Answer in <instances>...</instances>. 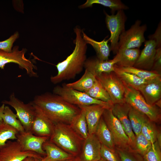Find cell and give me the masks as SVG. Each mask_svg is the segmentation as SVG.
<instances>
[{
  "instance_id": "obj_1",
  "label": "cell",
  "mask_w": 161,
  "mask_h": 161,
  "mask_svg": "<svg viewBox=\"0 0 161 161\" xmlns=\"http://www.w3.org/2000/svg\"><path fill=\"white\" fill-rule=\"evenodd\" d=\"M31 102L54 124H69L81 111L78 106L58 95L49 92L36 96Z\"/></svg>"
},
{
  "instance_id": "obj_2",
  "label": "cell",
  "mask_w": 161,
  "mask_h": 161,
  "mask_svg": "<svg viewBox=\"0 0 161 161\" xmlns=\"http://www.w3.org/2000/svg\"><path fill=\"white\" fill-rule=\"evenodd\" d=\"M74 31L76 35L74 49L65 60L56 65L58 73L50 77V80L53 84L74 78L84 67L86 60L87 44L83 38L80 29L76 27Z\"/></svg>"
},
{
  "instance_id": "obj_3",
  "label": "cell",
  "mask_w": 161,
  "mask_h": 161,
  "mask_svg": "<svg viewBox=\"0 0 161 161\" xmlns=\"http://www.w3.org/2000/svg\"><path fill=\"white\" fill-rule=\"evenodd\" d=\"M84 139L69 124H55L52 133L49 140L66 152L74 156H79Z\"/></svg>"
},
{
  "instance_id": "obj_4",
  "label": "cell",
  "mask_w": 161,
  "mask_h": 161,
  "mask_svg": "<svg viewBox=\"0 0 161 161\" xmlns=\"http://www.w3.org/2000/svg\"><path fill=\"white\" fill-rule=\"evenodd\" d=\"M124 100L131 106L146 115L149 119L156 123L160 124L161 110L156 105L148 104L140 92L129 86H125Z\"/></svg>"
},
{
  "instance_id": "obj_5",
  "label": "cell",
  "mask_w": 161,
  "mask_h": 161,
  "mask_svg": "<svg viewBox=\"0 0 161 161\" xmlns=\"http://www.w3.org/2000/svg\"><path fill=\"white\" fill-rule=\"evenodd\" d=\"M53 91V94L60 96L69 103L78 107L98 104L107 109H111L113 104L94 99L84 92L68 87L66 84L55 87Z\"/></svg>"
},
{
  "instance_id": "obj_6",
  "label": "cell",
  "mask_w": 161,
  "mask_h": 161,
  "mask_svg": "<svg viewBox=\"0 0 161 161\" xmlns=\"http://www.w3.org/2000/svg\"><path fill=\"white\" fill-rule=\"evenodd\" d=\"M26 51L24 48L19 50L18 46L14 47L10 52L0 50V68L4 69L6 64L14 63L18 64L20 68L25 69L30 77H38L37 73L34 71V69H37L36 66L25 56Z\"/></svg>"
},
{
  "instance_id": "obj_7",
  "label": "cell",
  "mask_w": 161,
  "mask_h": 161,
  "mask_svg": "<svg viewBox=\"0 0 161 161\" xmlns=\"http://www.w3.org/2000/svg\"><path fill=\"white\" fill-rule=\"evenodd\" d=\"M147 29L145 24L141 25L140 20L136 21L129 29L120 35L118 51L125 49H139L145 41L144 34Z\"/></svg>"
},
{
  "instance_id": "obj_8",
  "label": "cell",
  "mask_w": 161,
  "mask_h": 161,
  "mask_svg": "<svg viewBox=\"0 0 161 161\" xmlns=\"http://www.w3.org/2000/svg\"><path fill=\"white\" fill-rule=\"evenodd\" d=\"M105 21L110 36L108 39L110 43V49L114 54L118 50V44L120 35L125 30V24L127 17L123 10L118 11L116 14L109 15L105 12Z\"/></svg>"
},
{
  "instance_id": "obj_9",
  "label": "cell",
  "mask_w": 161,
  "mask_h": 161,
  "mask_svg": "<svg viewBox=\"0 0 161 161\" xmlns=\"http://www.w3.org/2000/svg\"><path fill=\"white\" fill-rule=\"evenodd\" d=\"M109 95L113 104L125 103V86L114 71L95 77Z\"/></svg>"
},
{
  "instance_id": "obj_10",
  "label": "cell",
  "mask_w": 161,
  "mask_h": 161,
  "mask_svg": "<svg viewBox=\"0 0 161 161\" xmlns=\"http://www.w3.org/2000/svg\"><path fill=\"white\" fill-rule=\"evenodd\" d=\"M102 117L111 132L116 148H131L129 138L121 123L113 114L111 108L105 109Z\"/></svg>"
},
{
  "instance_id": "obj_11",
  "label": "cell",
  "mask_w": 161,
  "mask_h": 161,
  "mask_svg": "<svg viewBox=\"0 0 161 161\" xmlns=\"http://www.w3.org/2000/svg\"><path fill=\"white\" fill-rule=\"evenodd\" d=\"M2 103L8 104L15 109L18 118L25 131L30 132L32 124L36 112L35 108L31 102L24 103L16 97L14 93H13L10 95L9 100L3 101Z\"/></svg>"
},
{
  "instance_id": "obj_12",
  "label": "cell",
  "mask_w": 161,
  "mask_h": 161,
  "mask_svg": "<svg viewBox=\"0 0 161 161\" xmlns=\"http://www.w3.org/2000/svg\"><path fill=\"white\" fill-rule=\"evenodd\" d=\"M28 157L39 160L43 158L35 152L23 150L16 140L7 141L0 149V161H23Z\"/></svg>"
},
{
  "instance_id": "obj_13",
  "label": "cell",
  "mask_w": 161,
  "mask_h": 161,
  "mask_svg": "<svg viewBox=\"0 0 161 161\" xmlns=\"http://www.w3.org/2000/svg\"><path fill=\"white\" fill-rule=\"evenodd\" d=\"M16 137V140L23 150L32 151L41 156H46L42 145L44 143L49 139V137L36 136L30 132L26 131L18 133Z\"/></svg>"
},
{
  "instance_id": "obj_14",
  "label": "cell",
  "mask_w": 161,
  "mask_h": 161,
  "mask_svg": "<svg viewBox=\"0 0 161 161\" xmlns=\"http://www.w3.org/2000/svg\"><path fill=\"white\" fill-rule=\"evenodd\" d=\"M131 106L125 102L113 104L111 109L113 114L121 123L124 130L129 138L130 147L133 149L135 139L129 117Z\"/></svg>"
},
{
  "instance_id": "obj_15",
  "label": "cell",
  "mask_w": 161,
  "mask_h": 161,
  "mask_svg": "<svg viewBox=\"0 0 161 161\" xmlns=\"http://www.w3.org/2000/svg\"><path fill=\"white\" fill-rule=\"evenodd\" d=\"M101 144L95 134H89L83 140L79 156L81 161H98Z\"/></svg>"
},
{
  "instance_id": "obj_16",
  "label": "cell",
  "mask_w": 161,
  "mask_h": 161,
  "mask_svg": "<svg viewBox=\"0 0 161 161\" xmlns=\"http://www.w3.org/2000/svg\"><path fill=\"white\" fill-rule=\"evenodd\" d=\"M35 107V114L32 124L30 132L36 136L49 138L53 132L55 124L39 109Z\"/></svg>"
},
{
  "instance_id": "obj_17",
  "label": "cell",
  "mask_w": 161,
  "mask_h": 161,
  "mask_svg": "<svg viewBox=\"0 0 161 161\" xmlns=\"http://www.w3.org/2000/svg\"><path fill=\"white\" fill-rule=\"evenodd\" d=\"M119 60V56L117 54L112 59L110 60L102 61L97 58L89 59L86 60L84 67L96 77L103 73L114 71V65Z\"/></svg>"
},
{
  "instance_id": "obj_18",
  "label": "cell",
  "mask_w": 161,
  "mask_h": 161,
  "mask_svg": "<svg viewBox=\"0 0 161 161\" xmlns=\"http://www.w3.org/2000/svg\"><path fill=\"white\" fill-rule=\"evenodd\" d=\"M144 47L133 67L150 71L152 68L156 51V44L154 41L149 39L144 42Z\"/></svg>"
},
{
  "instance_id": "obj_19",
  "label": "cell",
  "mask_w": 161,
  "mask_h": 161,
  "mask_svg": "<svg viewBox=\"0 0 161 161\" xmlns=\"http://www.w3.org/2000/svg\"><path fill=\"white\" fill-rule=\"evenodd\" d=\"M161 76L149 80L139 89L146 102L151 105L155 103L161 98Z\"/></svg>"
},
{
  "instance_id": "obj_20",
  "label": "cell",
  "mask_w": 161,
  "mask_h": 161,
  "mask_svg": "<svg viewBox=\"0 0 161 161\" xmlns=\"http://www.w3.org/2000/svg\"><path fill=\"white\" fill-rule=\"evenodd\" d=\"M83 109L87 124L89 134H94L105 107L98 104L78 107Z\"/></svg>"
},
{
  "instance_id": "obj_21",
  "label": "cell",
  "mask_w": 161,
  "mask_h": 161,
  "mask_svg": "<svg viewBox=\"0 0 161 161\" xmlns=\"http://www.w3.org/2000/svg\"><path fill=\"white\" fill-rule=\"evenodd\" d=\"M42 148L48 161H66L75 157L66 152L49 140L44 143Z\"/></svg>"
},
{
  "instance_id": "obj_22",
  "label": "cell",
  "mask_w": 161,
  "mask_h": 161,
  "mask_svg": "<svg viewBox=\"0 0 161 161\" xmlns=\"http://www.w3.org/2000/svg\"><path fill=\"white\" fill-rule=\"evenodd\" d=\"M83 38L85 42L90 44L95 50L96 53L97 58L102 61L109 60L111 51L110 47L108 43V39L105 38L100 41H97L91 38L82 30Z\"/></svg>"
},
{
  "instance_id": "obj_23",
  "label": "cell",
  "mask_w": 161,
  "mask_h": 161,
  "mask_svg": "<svg viewBox=\"0 0 161 161\" xmlns=\"http://www.w3.org/2000/svg\"><path fill=\"white\" fill-rule=\"evenodd\" d=\"M140 52L138 48L118 50L117 54L119 55V60L114 66L120 68L134 66Z\"/></svg>"
},
{
  "instance_id": "obj_24",
  "label": "cell",
  "mask_w": 161,
  "mask_h": 161,
  "mask_svg": "<svg viewBox=\"0 0 161 161\" xmlns=\"http://www.w3.org/2000/svg\"><path fill=\"white\" fill-rule=\"evenodd\" d=\"M114 71L125 86L131 87L138 91L149 80L141 79L132 73L125 72L115 66Z\"/></svg>"
},
{
  "instance_id": "obj_25",
  "label": "cell",
  "mask_w": 161,
  "mask_h": 161,
  "mask_svg": "<svg viewBox=\"0 0 161 161\" xmlns=\"http://www.w3.org/2000/svg\"><path fill=\"white\" fill-rule=\"evenodd\" d=\"M95 134L101 145L112 149H116L111 132L102 116L96 127Z\"/></svg>"
},
{
  "instance_id": "obj_26",
  "label": "cell",
  "mask_w": 161,
  "mask_h": 161,
  "mask_svg": "<svg viewBox=\"0 0 161 161\" xmlns=\"http://www.w3.org/2000/svg\"><path fill=\"white\" fill-rule=\"evenodd\" d=\"M97 79L95 76L86 70L78 80L66 84L68 87L78 91L86 92L93 85Z\"/></svg>"
},
{
  "instance_id": "obj_27",
  "label": "cell",
  "mask_w": 161,
  "mask_h": 161,
  "mask_svg": "<svg viewBox=\"0 0 161 161\" xmlns=\"http://www.w3.org/2000/svg\"><path fill=\"white\" fill-rule=\"evenodd\" d=\"M81 111L72 121L69 125L72 129L84 140L88 136L87 124L84 110L80 108Z\"/></svg>"
},
{
  "instance_id": "obj_28",
  "label": "cell",
  "mask_w": 161,
  "mask_h": 161,
  "mask_svg": "<svg viewBox=\"0 0 161 161\" xmlns=\"http://www.w3.org/2000/svg\"><path fill=\"white\" fill-rule=\"evenodd\" d=\"M94 4H98L110 8L112 14L117 11L126 10L129 7L120 0H87L80 6L81 8L91 7Z\"/></svg>"
},
{
  "instance_id": "obj_29",
  "label": "cell",
  "mask_w": 161,
  "mask_h": 161,
  "mask_svg": "<svg viewBox=\"0 0 161 161\" xmlns=\"http://www.w3.org/2000/svg\"><path fill=\"white\" fill-rule=\"evenodd\" d=\"M129 117L133 131L135 136H137L141 133L143 124L148 118L145 114L131 106Z\"/></svg>"
},
{
  "instance_id": "obj_30",
  "label": "cell",
  "mask_w": 161,
  "mask_h": 161,
  "mask_svg": "<svg viewBox=\"0 0 161 161\" xmlns=\"http://www.w3.org/2000/svg\"><path fill=\"white\" fill-rule=\"evenodd\" d=\"M85 93L94 99L113 104L108 93L97 79L92 87Z\"/></svg>"
},
{
  "instance_id": "obj_31",
  "label": "cell",
  "mask_w": 161,
  "mask_h": 161,
  "mask_svg": "<svg viewBox=\"0 0 161 161\" xmlns=\"http://www.w3.org/2000/svg\"><path fill=\"white\" fill-rule=\"evenodd\" d=\"M2 118L4 123L14 128L18 133L25 131L21 122L18 119L16 114L8 106H5Z\"/></svg>"
},
{
  "instance_id": "obj_32",
  "label": "cell",
  "mask_w": 161,
  "mask_h": 161,
  "mask_svg": "<svg viewBox=\"0 0 161 161\" xmlns=\"http://www.w3.org/2000/svg\"><path fill=\"white\" fill-rule=\"evenodd\" d=\"M158 128L156 123L148 118L143 124L141 133L153 144L157 141Z\"/></svg>"
},
{
  "instance_id": "obj_33",
  "label": "cell",
  "mask_w": 161,
  "mask_h": 161,
  "mask_svg": "<svg viewBox=\"0 0 161 161\" xmlns=\"http://www.w3.org/2000/svg\"><path fill=\"white\" fill-rule=\"evenodd\" d=\"M18 133L16 130L4 122L0 124V149L8 140H16Z\"/></svg>"
},
{
  "instance_id": "obj_34",
  "label": "cell",
  "mask_w": 161,
  "mask_h": 161,
  "mask_svg": "<svg viewBox=\"0 0 161 161\" xmlns=\"http://www.w3.org/2000/svg\"><path fill=\"white\" fill-rule=\"evenodd\" d=\"M152 144L141 133L135 136L133 150L143 157L151 148Z\"/></svg>"
},
{
  "instance_id": "obj_35",
  "label": "cell",
  "mask_w": 161,
  "mask_h": 161,
  "mask_svg": "<svg viewBox=\"0 0 161 161\" xmlns=\"http://www.w3.org/2000/svg\"><path fill=\"white\" fill-rule=\"evenodd\" d=\"M119 68L125 72L132 73L140 78L146 80H151L161 76V74L155 71L146 70L133 66Z\"/></svg>"
},
{
  "instance_id": "obj_36",
  "label": "cell",
  "mask_w": 161,
  "mask_h": 161,
  "mask_svg": "<svg viewBox=\"0 0 161 161\" xmlns=\"http://www.w3.org/2000/svg\"><path fill=\"white\" fill-rule=\"evenodd\" d=\"M116 149L121 161H145L143 156L131 148Z\"/></svg>"
},
{
  "instance_id": "obj_37",
  "label": "cell",
  "mask_w": 161,
  "mask_h": 161,
  "mask_svg": "<svg viewBox=\"0 0 161 161\" xmlns=\"http://www.w3.org/2000/svg\"><path fill=\"white\" fill-rule=\"evenodd\" d=\"M145 161H161V146L156 141L143 156Z\"/></svg>"
},
{
  "instance_id": "obj_38",
  "label": "cell",
  "mask_w": 161,
  "mask_h": 161,
  "mask_svg": "<svg viewBox=\"0 0 161 161\" xmlns=\"http://www.w3.org/2000/svg\"><path fill=\"white\" fill-rule=\"evenodd\" d=\"M101 159L106 161H121L116 149H113L101 145Z\"/></svg>"
},
{
  "instance_id": "obj_39",
  "label": "cell",
  "mask_w": 161,
  "mask_h": 161,
  "mask_svg": "<svg viewBox=\"0 0 161 161\" xmlns=\"http://www.w3.org/2000/svg\"><path fill=\"white\" fill-rule=\"evenodd\" d=\"M19 37V33L17 32L8 39L2 41H0V50L7 52H11L13 44Z\"/></svg>"
},
{
  "instance_id": "obj_40",
  "label": "cell",
  "mask_w": 161,
  "mask_h": 161,
  "mask_svg": "<svg viewBox=\"0 0 161 161\" xmlns=\"http://www.w3.org/2000/svg\"><path fill=\"white\" fill-rule=\"evenodd\" d=\"M151 70L161 73V47L156 49L153 65Z\"/></svg>"
},
{
  "instance_id": "obj_41",
  "label": "cell",
  "mask_w": 161,
  "mask_h": 161,
  "mask_svg": "<svg viewBox=\"0 0 161 161\" xmlns=\"http://www.w3.org/2000/svg\"><path fill=\"white\" fill-rule=\"evenodd\" d=\"M149 39L154 40L156 44V49L161 47V21L158 24L154 33L149 35Z\"/></svg>"
},
{
  "instance_id": "obj_42",
  "label": "cell",
  "mask_w": 161,
  "mask_h": 161,
  "mask_svg": "<svg viewBox=\"0 0 161 161\" xmlns=\"http://www.w3.org/2000/svg\"><path fill=\"white\" fill-rule=\"evenodd\" d=\"M5 106V104H3L0 107V124L3 122L2 117Z\"/></svg>"
},
{
  "instance_id": "obj_43",
  "label": "cell",
  "mask_w": 161,
  "mask_h": 161,
  "mask_svg": "<svg viewBox=\"0 0 161 161\" xmlns=\"http://www.w3.org/2000/svg\"><path fill=\"white\" fill-rule=\"evenodd\" d=\"M157 141L161 146V132L160 129L158 128L157 136Z\"/></svg>"
},
{
  "instance_id": "obj_44",
  "label": "cell",
  "mask_w": 161,
  "mask_h": 161,
  "mask_svg": "<svg viewBox=\"0 0 161 161\" xmlns=\"http://www.w3.org/2000/svg\"><path fill=\"white\" fill-rule=\"evenodd\" d=\"M40 160L36 159L32 157H28L26 158L23 161H38Z\"/></svg>"
},
{
  "instance_id": "obj_45",
  "label": "cell",
  "mask_w": 161,
  "mask_h": 161,
  "mask_svg": "<svg viewBox=\"0 0 161 161\" xmlns=\"http://www.w3.org/2000/svg\"><path fill=\"white\" fill-rule=\"evenodd\" d=\"M66 161H81V160L79 156H78Z\"/></svg>"
},
{
  "instance_id": "obj_46",
  "label": "cell",
  "mask_w": 161,
  "mask_h": 161,
  "mask_svg": "<svg viewBox=\"0 0 161 161\" xmlns=\"http://www.w3.org/2000/svg\"><path fill=\"white\" fill-rule=\"evenodd\" d=\"M161 100H160L158 101L156 103L155 105L157 106L159 108H161Z\"/></svg>"
},
{
  "instance_id": "obj_47",
  "label": "cell",
  "mask_w": 161,
  "mask_h": 161,
  "mask_svg": "<svg viewBox=\"0 0 161 161\" xmlns=\"http://www.w3.org/2000/svg\"><path fill=\"white\" fill-rule=\"evenodd\" d=\"M38 161H48L46 157H43V158L40 160H38Z\"/></svg>"
},
{
  "instance_id": "obj_48",
  "label": "cell",
  "mask_w": 161,
  "mask_h": 161,
  "mask_svg": "<svg viewBox=\"0 0 161 161\" xmlns=\"http://www.w3.org/2000/svg\"><path fill=\"white\" fill-rule=\"evenodd\" d=\"M98 161H106L104 160H102V159H100Z\"/></svg>"
}]
</instances>
